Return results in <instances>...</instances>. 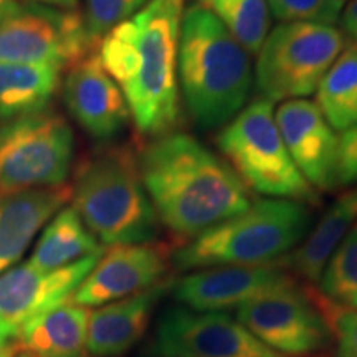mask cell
<instances>
[{"label": "cell", "instance_id": "4fadbf2b", "mask_svg": "<svg viewBox=\"0 0 357 357\" xmlns=\"http://www.w3.org/2000/svg\"><path fill=\"white\" fill-rule=\"evenodd\" d=\"M102 252L58 270H40L26 261L0 275V328L15 337L26 323L70 303Z\"/></svg>", "mask_w": 357, "mask_h": 357}, {"label": "cell", "instance_id": "ba28073f", "mask_svg": "<svg viewBox=\"0 0 357 357\" xmlns=\"http://www.w3.org/2000/svg\"><path fill=\"white\" fill-rule=\"evenodd\" d=\"M73 159V129L52 108L0 121V192L65 185Z\"/></svg>", "mask_w": 357, "mask_h": 357}, {"label": "cell", "instance_id": "d6a6232c", "mask_svg": "<svg viewBox=\"0 0 357 357\" xmlns=\"http://www.w3.org/2000/svg\"><path fill=\"white\" fill-rule=\"evenodd\" d=\"M19 0H0V22L10 13L13 8L19 6Z\"/></svg>", "mask_w": 357, "mask_h": 357}, {"label": "cell", "instance_id": "52a82bcc", "mask_svg": "<svg viewBox=\"0 0 357 357\" xmlns=\"http://www.w3.org/2000/svg\"><path fill=\"white\" fill-rule=\"evenodd\" d=\"M346 47L344 33L334 25L280 22L257 53L258 98L283 102L314 95Z\"/></svg>", "mask_w": 357, "mask_h": 357}, {"label": "cell", "instance_id": "f546056e", "mask_svg": "<svg viewBox=\"0 0 357 357\" xmlns=\"http://www.w3.org/2000/svg\"><path fill=\"white\" fill-rule=\"evenodd\" d=\"M339 22H341L339 30L344 33L347 43L357 47V0H351L349 3H346L341 17H339Z\"/></svg>", "mask_w": 357, "mask_h": 357}, {"label": "cell", "instance_id": "9a60e30c", "mask_svg": "<svg viewBox=\"0 0 357 357\" xmlns=\"http://www.w3.org/2000/svg\"><path fill=\"white\" fill-rule=\"evenodd\" d=\"M61 89L70 116L93 139H118L131 123L121 89L102 68L96 52L66 68Z\"/></svg>", "mask_w": 357, "mask_h": 357}, {"label": "cell", "instance_id": "3957f363", "mask_svg": "<svg viewBox=\"0 0 357 357\" xmlns=\"http://www.w3.org/2000/svg\"><path fill=\"white\" fill-rule=\"evenodd\" d=\"M178 93L192 123L222 129L248 105L255 75L252 55L199 3L185 7L177 56Z\"/></svg>", "mask_w": 357, "mask_h": 357}, {"label": "cell", "instance_id": "2e32d148", "mask_svg": "<svg viewBox=\"0 0 357 357\" xmlns=\"http://www.w3.org/2000/svg\"><path fill=\"white\" fill-rule=\"evenodd\" d=\"M275 119L288 154L307 184L318 194L336 190L337 134L318 105L307 98L283 101L275 108Z\"/></svg>", "mask_w": 357, "mask_h": 357}, {"label": "cell", "instance_id": "8fae6325", "mask_svg": "<svg viewBox=\"0 0 357 357\" xmlns=\"http://www.w3.org/2000/svg\"><path fill=\"white\" fill-rule=\"evenodd\" d=\"M151 351L172 357H281L227 311L174 305L160 312Z\"/></svg>", "mask_w": 357, "mask_h": 357}, {"label": "cell", "instance_id": "ffe728a7", "mask_svg": "<svg viewBox=\"0 0 357 357\" xmlns=\"http://www.w3.org/2000/svg\"><path fill=\"white\" fill-rule=\"evenodd\" d=\"M357 223V185L339 194L311 225L303 242L283 258V265L294 278L318 283L321 271L333 252Z\"/></svg>", "mask_w": 357, "mask_h": 357}, {"label": "cell", "instance_id": "1f68e13d", "mask_svg": "<svg viewBox=\"0 0 357 357\" xmlns=\"http://www.w3.org/2000/svg\"><path fill=\"white\" fill-rule=\"evenodd\" d=\"M13 337L8 334L6 329L0 328V357H10Z\"/></svg>", "mask_w": 357, "mask_h": 357}, {"label": "cell", "instance_id": "ac0fdd59", "mask_svg": "<svg viewBox=\"0 0 357 357\" xmlns=\"http://www.w3.org/2000/svg\"><path fill=\"white\" fill-rule=\"evenodd\" d=\"M71 199V187L0 192V275L19 263L40 230Z\"/></svg>", "mask_w": 357, "mask_h": 357}, {"label": "cell", "instance_id": "cb8c5ba5", "mask_svg": "<svg viewBox=\"0 0 357 357\" xmlns=\"http://www.w3.org/2000/svg\"><path fill=\"white\" fill-rule=\"evenodd\" d=\"M195 3L220 20L250 55H257L271 25L266 0H197Z\"/></svg>", "mask_w": 357, "mask_h": 357}, {"label": "cell", "instance_id": "7a4b0ae2", "mask_svg": "<svg viewBox=\"0 0 357 357\" xmlns=\"http://www.w3.org/2000/svg\"><path fill=\"white\" fill-rule=\"evenodd\" d=\"M185 0H149L98 43L102 68L128 102L146 137L176 131L181 118L177 56Z\"/></svg>", "mask_w": 357, "mask_h": 357}, {"label": "cell", "instance_id": "4316f807", "mask_svg": "<svg viewBox=\"0 0 357 357\" xmlns=\"http://www.w3.org/2000/svg\"><path fill=\"white\" fill-rule=\"evenodd\" d=\"M270 13L280 22H314L334 25L346 0H266Z\"/></svg>", "mask_w": 357, "mask_h": 357}, {"label": "cell", "instance_id": "277c9868", "mask_svg": "<svg viewBox=\"0 0 357 357\" xmlns=\"http://www.w3.org/2000/svg\"><path fill=\"white\" fill-rule=\"evenodd\" d=\"M70 187L71 207L101 247L158 242L162 225L142 184L137 153L129 146L88 154Z\"/></svg>", "mask_w": 357, "mask_h": 357}, {"label": "cell", "instance_id": "7402d4cb", "mask_svg": "<svg viewBox=\"0 0 357 357\" xmlns=\"http://www.w3.org/2000/svg\"><path fill=\"white\" fill-rule=\"evenodd\" d=\"M101 250L100 242L86 229L78 212L71 205H65L43 227L29 263L40 270H58Z\"/></svg>", "mask_w": 357, "mask_h": 357}, {"label": "cell", "instance_id": "f1b7e54d", "mask_svg": "<svg viewBox=\"0 0 357 357\" xmlns=\"http://www.w3.org/2000/svg\"><path fill=\"white\" fill-rule=\"evenodd\" d=\"M336 184L337 189L357 185V124L337 136Z\"/></svg>", "mask_w": 357, "mask_h": 357}, {"label": "cell", "instance_id": "9c48e42d", "mask_svg": "<svg viewBox=\"0 0 357 357\" xmlns=\"http://www.w3.org/2000/svg\"><path fill=\"white\" fill-rule=\"evenodd\" d=\"M235 318L281 357L318 356L333 346V329L316 293L298 281L245 303Z\"/></svg>", "mask_w": 357, "mask_h": 357}, {"label": "cell", "instance_id": "30bf717a", "mask_svg": "<svg viewBox=\"0 0 357 357\" xmlns=\"http://www.w3.org/2000/svg\"><path fill=\"white\" fill-rule=\"evenodd\" d=\"M96 50L78 10L26 0L0 22V63H45L66 70Z\"/></svg>", "mask_w": 357, "mask_h": 357}, {"label": "cell", "instance_id": "5b68a950", "mask_svg": "<svg viewBox=\"0 0 357 357\" xmlns=\"http://www.w3.org/2000/svg\"><path fill=\"white\" fill-rule=\"evenodd\" d=\"M314 212L307 204L258 199L247 211L172 250L177 271L229 265H268L283 260L303 242Z\"/></svg>", "mask_w": 357, "mask_h": 357}, {"label": "cell", "instance_id": "d4e9b609", "mask_svg": "<svg viewBox=\"0 0 357 357\" xmlns=\"http://www.w3.org/2000/svg\"><path fill=\"white\" fill-rule=\"evenodd\" d=\"M316 284L331 305L357 310V223L329 257Z\"/></svg>", "mask_w": 357, "mask_h": 357}, {"label": "cell", "instance_id": "5bb4252c", "mask_svg": "<svg viewBox=\"0 0 357 357\" xmlns=\"http://www.w3.org/2000/svg\"><path fill=\"white\" fill-rule=\"evenodd\" d=\"M298 281L283 261L268 265H229L195 270L174 280L176 305L194 311H229Z\"/></svg>", "mask_w": 357, "mask_h": 357}, {"label": "cell", "instance_id": "6da1fadb", "mask_svg": "<svg viewBox=\"0 0 357 357\" xmlns=\"http://www.w3.org/2000/svg\"><path fill=\"white\" fill-rule=\"evenodd\" d=\"M137 166L160 225L182 243L255 202L234 169L187 132L151 137L137 151Z\"/></svg>", "mask_w": 357, "mask_h": 357}, {"label": "cell", "instance_id": "83f0119b", "mask_svg": "<svg viewBox=\"0 0 357 357\" xmlns=\"http://www.w3.org/2000/svg\"><path fill=\"white\" fill-rule=\"evenodd\" d=\"M316 298L333 329V346L336 357H357V310L337 307L326 301L318 291Z\"/></svg>", "mask_w": 357, "mask_h": 357}, {"label": "cell", "instance_id": "484cf974", "mask_svg": "<svg viewBox=\"0 0 357 357\" xmlns=\"http://www.w3.org/2000/svg\"><path fill=\"white\" fill-rule=\"evenodd\" d=\"M147 2L149 0H84L82 15L89 38L98 45L113 26L139 12Z\"/></svg>", "mask_w": 357, "mask_h": 357}, {"label": "cell", "instance_id": "4dcf8cb0", "mask_svg": "<svg viewBox=\"0 0 357 357\" xmlns=\"http://www.w3.org/2000/svg\"><path fill=\"white\" fill-rule=\"evenodd\" d=\"M29 2L40 3V6H47L53 8H60V10H77L79 0H29Z\"/></svg>", "mask_w": 357, "mask_h": 357}, {"label": "cell", "instance_id": "d6986e66", "mask_svg": "<svg viewBox=\"0 0 357 357\" xmlns=\"http://www.w3.org/2000/svg\"><path fill=\"white\" fill-rule=\"evenodd\" d=\"M89 307L65 303L26 323L13 337L19 357H89Z\"/></svg>", "mask_w": 357, "mask_h": 357}, {"label": "cell", "instance_id": "e0dca14e", "mask_svg": "<svg viewBox=\"0 0 357 357\" xmlns=\"http://www.w3.org/2000/svg\"><path fill=\"white\" fill-rule=\"evenodd\" d=\"M172 284L174 278H166L153 288L89 312V357H119L131 351L144 337L154 311L172 291Z\"/></svg>", "mask_w": 357, "mask_h": 357}, {"label": "cell", "instance_id": "603a6c76", "mask_svg": "<svg viewBox=\"0 0 357 357\" xmlns=\"http://www.w3.org/2000/svg\"><path fill=\"white\" fill-rule=\"evenodd\" d=\"M316 105L334 131L357 124V47L347 43L316 89Z\"/></svg>", "mask_w": 357, "mask_h": 357}, {"label": "cell", "instance_id": "7c38bea8", "mask_svg": "<svg viewBox=\"0 0 357 357\" xmlns=\"http://www.w3.org/2000/svg\"><path fill=\"white\" fill-rule=\"evenodd\" d=\"M171 258L172 250L159 240L109 247L82 281L71 303L100 307L153 288L167 278Z\"/></svg>", "mask_w": 357, "mask_h": 357}, {"label": "cell", "instance_id": "44dd1931", "mask_svg": "<svg viewBox=\"0 0 357 357\" xmlns=\"http://www.w3.org/2000/svg\"><path fill=\"white\" fill-rule=\"evenodd\" d=\"M63 68L45 63H0V121L50 108Z\"/></svg>", "mask_w": 357, "mask_h": 357}, {"label": "cell", "instance_id": "836d02e7", "mask_svg": "<svg viewBox=\"0 0 357 357\" xmlns=\"http://www.w3.org/2000/svg\"><path fill=\"white\" fill-rule=\"evenodd\" d=\"M141 357H172V356H164V354H158V352H154V351H151L149 347H147V349L142 352V356Z\"/></svg>", "mask_w": 357, "mask_h": 357}, {"label": "cell", "instance_id": "8992f818", "mask_svg": "<svg viewBox=\"0 0 357 357\" xmlns=\"http://www.w3.org/2000/svg\"><path fill=\"white\" fill-rule=\"evenodd\" d=\"M220 158L252 194L265 199L318 205L319 194L307 184L288 154L275 119V102L257 98L217 132Z\"/></svg>", "mask_w": 357, "mask_h": 357}]
</instances>
